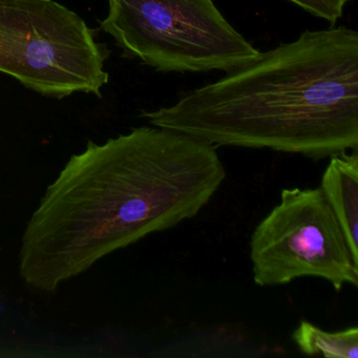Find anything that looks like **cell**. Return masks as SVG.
I'll list each match as a JSON object with an SVG mask.
<instances>
[{
  "mask_svg": "<svg viewBox=\"0 0 358 358\" xmlns=\"http://www.w3.org/2000/svg\"><path fill=\"white\" fill-rule=\"evenodd\" d=\"M106 53L94 31L54 0H0V72L50 97L101 96Z\"/></svg>",
  "mask_w": 358,
  "mask_h": 358,
  "instance_id": "obj_4",
  "label": "cell"
},
{
  "mask_svg": "<svg viewBox=\"0 0 358 358\" xmlns=\"http://www.w3.org/2000/svg\"><path fill=\"white\" fill-rule=\"evenodd\" d=\"M295 345L307 355L329 358L358 357V329L329 332L303 320L292 335Z\"/></svg>",
  "mask_w": 358,
  "mask_h": 358,
  "instance_id": "obj_7",
  "label": "cell"
},
{
  "mask_svg": "<svg viewBox=\"0 0 358 358\" xmlns=\"http://www.w3.org/2000/svg\"><path fill=\"white\" fill-rule=\"evenodd\" d=\"M226 169L217 148L140 127L73 155L27 223L20 274L53 293L106 255L196 217Z\"/></svg>",
  "mask_w": 358,
  "mask_h": 358,
  "instance_id": "obj_1",
  "label": "cell"
},
{
  "mask_svg": "<svg viewBox=\"0 0 358 358\" xmlns=\"http://www.w3.org/2000/svg\"><path fill=\"white\" fill-rule=\"evenodd\" d=\"M320 190L332 208L348 246L358 263L357 150L330 157L320 180Z\"/></svg>",
  "mask_w": 358,
  "mask_h": 358,
  "instance_id": "obj_6",
  "label": "cell"
},
{
  "mask_svg": "<svg viewBox=\"0 0 358 358\" xmlns=\"http://www.w3.org/2000/svg\"><path fill=\"white\" fill-rule=\"evenodd\" d=\"M104 32L160 72H229L261 52L220 13L213 0H108Z\"/></svg>",
  "mask_w": 358,
  "mask_h": 358,
  "instance_id": "obj_3",
  "label": "cell"
},
{
  "mask_svg": "<svg viewBox=\"0 0 358 358\" xmlns=\"http://www.w3.org/2000/svg\"><path fill=\"white\" fill-rule=\"evenodd\" d=\"M312 15L326 20L334 26L343 17V9L350 0H290Z\"/></svg>",
  "mask_w": 358,
  "mask_h": 358,
  "instance_id": "obj_8",
  "label": "cell"
},
{
  "mask_svg": "<svg viewBox=\"0 0 358 358\" xmlns=\"http://www.w3.org/2000/svg\"><path fill=\"white\" fill-rule=\"evenodd\" d=\"M255 285L282 286L320 278L335 290L358 286V263L320 188H286L250 240Z\"/></svg>",
  "mask_w": 358,
  "mask_h": 358,
  "instance_id": "obj_5",
  "label": "cell"
},
{
  "mask_svg": "<svg viewBox=\"0 0 358 358\" xmlns=\"http://www.w3.org/2000/svg\"><path fill=\"white\" fill-rule=\"evenodd\" d=\"M142 117L215 148H269L313 160L358 150V33L306 31Z\"/></svg>",
  "mask_w": 358,
  "mask_h": 358,
  "instance_id": "obj_2",
  "label": "cell"
}]
</instances>
